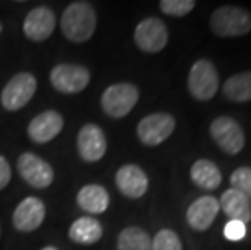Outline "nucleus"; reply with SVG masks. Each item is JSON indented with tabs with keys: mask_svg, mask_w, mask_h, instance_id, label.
<instances>
[{
	"mask_svg": "<svg viewBox=\"0 0 251 250\" xmlns=\"http://www.w3.org/2000/svg\"><path fill=\"white\" fill-rule=\"evenodd\" d=\"M138 99H140V89L133 83H115L102 93L100 108L112 119H122L131 112Z\"/></svg>",
	"mask_w": 251,
	"mask_h": 250,
	"instance_id": "20e7f679",
	"label": "nucleus"
},
{
	"mask_svg": "<svg viewBox=\"0 0 251 250\" xmlns=\"http://www.w3.org/2000/svg\"><path fill=\"white\" fill-rule=\"evenodd\" d=\"M36 88H37V82L33 73L28 72L17 73L2 89V96H0L2 106L7 111H12V112L13 111H20L34 96Z\"/></svg>",
	"mask_w": 251,
	"mask_h": 250,
	"instance_id": "0eeeda50",
	"label": "nucleus"
},
{
	"mask_svg": "<svg viewBox=\"0 0 251 250\" xmlns=\"http://www.w3.org/2000/svg\"><path fill=\"white\" fill-rule=\"evenodd\" d=\"M55 15L49 7H36L23 21L25 36L34 42L49 39L55 29Z\"/></svg>",
	"mask_w": 251,
	"mask_h": 250,
	"instance_id": "f8f14e48",
	"label": "nucleus"
},
{
	"mask_svg": "<svg viewBox=\"0 0 251 250\" xmlns=\"http://www.w3.org/2000/svg\"><path fill=\"white\" fill-rule=\"evenodd\" d=\"M12 179V169H10L8 161L0 154V190L5 189Z\"/></svg>",
	"mask_w": 251,
	"mask_h": 250,
	"instance_id": "bb28decb",
	"label": "nucleus"
},
{
	"mask_svg": "<svg viewBox=\"0 0 251 250\" xmlns=\"http://www.w3.org/2000/svg\"><path fill=\"white\" fill-rule=\"evenodd\" d=\"M219 206L230 220L242 221L248 224L251 221V203L233 189H227L219 198Z\"/></svg>",
	"mask_w": 251,
	"mask_h": 250,
	"instance_id": "6ab92c4d",
	"label": "nucleus"
},
{
	"mask_svg": "<svg viewBox=\"0 0 251 250\" xmlns=\"http://www.w3.org/2000/svg\"><path fill=\"white\" fill-rule=\"evenodd\" d=\"M46 218V205L37 196L21 200L13 211V226L21 232L36 231Z\"/></svg>",
	"mask_w": 251,
	"mask_h": 250,
	"instance_id": "4468645a",
	"label": "nucleus"
},
{
	"mask_svg": "<svg viewBox=\"0 0 251 250\" xmlns=\"http://www.w3.org/2000/svg\"><path fill=\"white\" fill-rule=\"evenodd\" d=\"M152 250H183L178 234L172 229H161L152 239Z\"/></svg>",
	"mask_w": 251,
	"mask_h": 250,
	"instance_id": "393cba45",
	"label": "nucleus"
},
{
	"mask_svg": "<svg viewBox=\"0 0 251 250\" xmlns=\"http://www.w3.org/2000/svg\"><path fill=\"white\" fill-rule=\"evenodd\" d=\"M78 206L89 215H100L109 208L110 196L102 185L89 184L79 190L76 195Z\"/></svg>",
	"mask_w": 251,
	"mask_h": 250,
	"instance_id": "f3484780",
	"label": "nucleus"
},
{
	"mask_svg": "<svg viewBox=\"0 0 251 250\" xmlns=\"http://www.w3.org/2000/svg\"><path fill=\"white\" fill-rule=\"evenodd\" d=\"M18 172L26 184L34 189H47L54 182V169L34 153H23L17 163Z\"/></svg>",
	"mask_w": 251,
	"mask_h": 250,
	"instance_id": "9d476101",
	"label": "nucleus"
},
{
	"mask_svg": "<svg viewBox=\"0 0 251 250\" xmlns=\"http://www.w3.org/2000/svg\"><path fill=\"white\" fill-rule=\"evenodd\" d=\"M76 148L79 158L84 163H98L107 151V141L100 127L96 124H84L78 132Z\"/></svg>",
	"mask_w": 251,
	"mask_h": 250,
	"instance_id": "9b49d317",
	"label": "nucleus"
},
{
	"mask_svg": "<svg viewBox=\"0 0 251 250\" xmlns=\"http://www.w3.org/2000/svg\"><path fill=\"white\" fill-rule=\"evenodd\" d=\"M42 250H58L57 247H52V246H49V247H44Z\"/></svg>",
	"mask_w": 251,
	"mask_h": 250,
	"instance_id": "cd10ccee",
	"label": "nucleus"
},
{
	"mask_svg": "<svg viewBox=\"0 0 251 250\" xmlns=\"http://www.w3.org/2000/svg\"><path fill=\"white\" fill-rule=\"evenodd\" d=\"M175 130L174 115L167 112H154L143 117L136 127V135L146 146H159Z\"/></svg>",
	"mask_w": 251,
	"mask_h": 250,
	"instance_id": "423d86ee",
	"label": "nucleus"
},
{
	"mask_svg": "<svg viewBox=\"0 0 251 250\" xmlns=\"http://www.w3.org/2000/svg\"><path fill=\"white\" fill-rule=\"evenodd\" d=\"M219 211H221L219 198L212 195L200 196L186 210V222L195 231H207L216 221Z\"/></svg>",
	"mask_w": 251,
	"mask_h": 250,
	"instance_id": "ddd939ff",
	"label": "nucleus"
},
{
	"mask_svg": "<svg viewBox=\"0 0 251 250\" xmlns=\"http://www.w3.org/2000/svg\"><path fill=\"white\" fill-rule=\"evenodd\" d=\"M196 7L195 0H162L159 3V8L164 15L169 17H185L190 12H193V8Z\"/></svg>",
	"mask_w": 251,
	"mask_h": 250,
	"instance_id": "b1692460",
	"label": "nucleus"
},
{
	"mask_svg": "<svg viewBox=\"0 0 251 250\" xmlns=\"http://www.w3.org/2000/svg\"><path fill=\"white\" fill-rule=\"evenodd\" d=\"M117 189L128 198L138 200L146 195L149 187V179L146 172L136 164H125L115 174Z\"/></svg>",
	"mask_w": 251,
	"mask_h": 250,
	"instance_id": "2eb2a0df",
	"label": "nucleus"
},
{
	"mask_svg": "<svg viewBox=\"0 0 251 250\" xmlns=\"http://www.w3.org/2000/svg\"><path fill=\"white\" fill-rule=\"evenodd\" d=\"M98 15L89 2H73L63 10L60 28L63 36L72 42H86L93 38Z\"/></svg>",
	"mask_w": 251,
	"mask_h": 250,
	"instance_id": "f257e3e1",
	"label": "nucleus"
},
{
	"mask_svg": "<svg viewBox=\"0 0 251 250\" xmlns=\"http://www.w3.org/2000/svg\"><path fill=\"white\" fill-rule=\"evenodd\" d=\"M63 129V117L57 111H44L36 115L28 125V137L34 143L44 145L60 134Z\"/></svg>",
	"mask_w": 251,
	"mask_h": 250,
	"instance_id": "dca6fc26",
	"label": "nucleus"
},
{
	"mask_svg": "<svg viewBox=\"0 0 251 250\" xmlns=\"http://www.w3.org/2000/svg\"><path fill=\"white\" fill-rule=\"evenodd\" d=\"M190 177L196 187L207 190V192L219 189V185L222 184L221 169L217 167L216 163L209 161V159H198V161H195L190 169Z\"/></svg>",
	"mask_w": 251,
	"mask_h": 250,
	"instance_id": "a211bd4d",
	"label": "nucleus"
},
{
	"mask_svg": "<svg viewBox=\"0 0 251 250\" xmlns=\"http://www.w3.org/2000/svg\"><path fill=\"white\" fill-rule=\"evenodd\" d=\"M247 236V224L237 220H228L224 226V237L230 242H238Z\"/></svg>",
	"mask_w": 251,
	"mask_h": 250,
	"instance_id": "a878e982",
	"label": "nucleus"
},
{
	"mask_svg": "<svg viewBox=\"0 0 251 250\" xmlns=\"http://www.w3.org/2000/svg\"><path fill=\"white\" fill-rule=\"evenodd\" d=\"M209 28L217 38H240L251 31V13L242 7L224 5L211 15Z\"/></svg>",
	"mask_w": 251,
	"mask_h": 250,
	"instance_id": "f03ea898",
	"label": "nucleus"
},
{
	"mask_svg": "<svg viewBox=\"0 0 251 250\" xmlns=\"http://www.w3.org/2000/svg\"><path fill=\"white\" fill-rule=\"evenodd\" d=\"M50 84L58 93L76 94L89 84V70L75 63H58L50 70Z\"/></svg>",
	"mask_w": 251,
	"mask_h": 250,
	"instance_id": "6e6552de",
	"label": "nucleus"
},
{
	"mask_svg": "<svg viewBox=\"0 0 251 250\" xmlns=\"http://www.w3.org/2000/svg\"><path fill=\"white\" fill-rule=\"evenodd\" d=\"M230 189L242 194L251 203V167H237L230 174Z\"/></svg>",
	"mask_w": 251,
	"mask_h": 250,
	"instance_id": "5701e85b",
	"label": "nucleus"
},
{
	"mask_svg": "<svg viewBox=\"0 0 251 250\" xmlns=\"http://www.w3.org/2000/svg\"><path fill=\"white\" fill-rule=\"evenodd\" d=\"M0 29H2V26H0Z\"/></svg>",
	"mask_w": 251,
	"mask_h": 250,
	"instance_id": "c85d7f7f",
	"label": "nucleus"
},
{
	"mask_svg": "<svg viewBox=\"0 0 251 250\" xmlns=\"http://www.w3.org/2000/svg\"><path fill=\"white\" fill-rule=\"evenodd\" d=\"M222 93L232 103H248L251 101V70L238 72L228 77L222 84Z\"/></svg>",
	"mask_w": 251,
	"mask_h": 250,
	"instance_id": "412c9836",
	"label": "nucleus"
},
{
	"mask_svg": "<svg viewBox=\"0 0 251 250\" xmlns=\"http://www.w3.org/2000/svg\"><path fill=\"white\" fill-rule=\"evenodd\" d=\"M119 250H152L151 236L138 226H128L117 239Z\"/></svg>",
	"mask_w": 251,
	"mask_h": 250,
	"instance_id": "4be33fe9",
	"label": "nucleus"
},
{
	"mask_svg": "<svg viewBox=\"0 0 251 250\" xmlns=\"http://www.w3.org/2000/svg\"><path fill=\"white\" fill-rule=\"evenodd\" d=\"M68 236L73 242L83 246H93L102 237V226L93 216H81L70 226Z\"/></svg>",
	"mask_w": 251,
	"mask_h": 250,
	"instance_id": "aec40b11",
	"label": "nucleus"
},
{
	"mask_svg": "<svg viewBox=\"0 0 251 250\" xmlns=\"http://www.w3.org/2000/svg\"><path fill=\"white\" fill-rule=\"evenodd\" d=\"M219 72L209 58H200L190 68L188 91L196 101H211L219 91Z\"/></svg>",
	"mask_w": 251,
	"mask_h": 250,
	"instance_id": "7ed1b4c3",
	"label": "nucleus"
},
{
	"mask_svg": "<svg viewBox=\"0 0 251 250\" xmlns=\"http://www.w3.org/2000/svg\"><path fill=\"white\" fill-rule=\"evenodd\" d=\"M209 135L221 150L235 156L245 146V132L242 125L230 115H219L209 125Z\"/></svg>",
	"mask_w": 251,
	"mask_h": 250,
	"instance_id": "39448f33",
	"label": "nucleus"
},
{
	"mask_svg": "<svg viewBox=\"0 0 251 250\" xmlns=\"http://www.w3.org/2000/svg\"><path fill=\"white\" fill-rule=\"evenodd\" d=\"M135 42L138 49L146 54H157L169 42L167 25L156 17L141 20L135 29Z\"/></svg>",
	"mask_w": 251,
	"mask_h": 250,
	"instance_id": "1a4fd4ad",
	"label": "nucleus"
}]
</instances>
